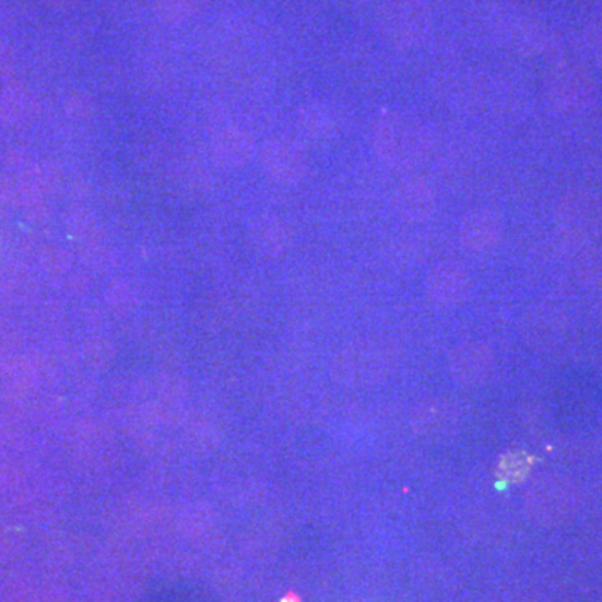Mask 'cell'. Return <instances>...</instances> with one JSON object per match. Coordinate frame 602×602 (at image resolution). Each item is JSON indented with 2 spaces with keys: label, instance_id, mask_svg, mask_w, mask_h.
<instances>
[{
  "label": "cell",
  "instance_id": "4fadbf2b",
  "mask_svg": "<svg viewBox=\"0 0 602 602\" xmlns=\"http://www.w3.org/2000/svg\"><path fill=\"white\" fill-rule=\"evenodd\" d=\"M517 50L526 56L544 52L550 47V36L538 24H524L514 34Z\"/></svg>",
  "mask_w": 602,
  "mask_h": 602
},
{
  "label": "cell",
  "instance_id": "277c9868",
  "mask_svg": "<svg viewBox=\"0 0 602 602\" xmlns=\"http://www.w3.org/2000/svg\"><path fill=\"white\" fill-rule=\"evenodd\" d=\"M545 93L560 115H579L594 103L595 84L581 66L559 64L547 75Z\"/></svg>",
  "mask_w": 602,
  "mask_h": 602
},
{
  "label": "cell",
  "instance_id": "52a82bcc",
  "mask_svg": "<svg viewBox=\"0 0 602 602\" xmlns=\"http://www.w3.org/2000/svg\"><path fill=\"white\" fill-rule=\"evenodd\" d=\"M435 193L422 178H406L393 194V210L405 223H424L435 213Z\"/></svg>",
  "mask_w": 602,
  "mask_h": 602
},
{
  "label": "cell",
  "instance_id": "9a60e30c",
  "mask_svg": "<svg viewBox=\"0 0 602 602\" xmlns=\"http://www.w3.org/2000/svg\"><path fill=\"white\" fill-rule=\"evenodd\" d=\"M589 47H591L592 56H594L598 64L602 66V25L592 29L591 37H589Z\"/></svg>",
  "mask_w": 602,
  "mask_h": 602
},
{
  "label": "cell",
  "instance_id": "6da1fadb",
  "mask_svg": "<svg viewBox=\"0 0 602 602\" xmlns=\"http://www.w3.org/2000/svg\"><path fill=\"white\" fill-rule=\"evenodd\" d=\"M374 146L386 166L397 172H410L427 157V131L412 115L383 111L375 122Z\"/></svg>",
  "mask_w": 602,
  "mask_h": 602
},
{
  "label": "cell",
  "instance_id": "30bf717a",
  "mask_svg": "<svg viewBox=\"0 0 602 602\" xmlns=\"http://www.w3.org/2000/svg\"><path fill=\"white\" fill-rule=\"evenodd\" d=\"M566 317L554 307H538L526 318L528 335L539 345H551L566 332Z\"/></svg>",
  "mask_w": 602,
  "mask_h": 602
},
{
  "label": "cell",
  "instance_id": "ba28073f",
  "mask_svg": "<svg viewBox=\"0 0 602 602\" xmlns=\"http://www.w3.org/2000/svg\"><path fill=\"white\" fill-rule=\"evenodd\" d=\"M427 292L440 305L462 304L471 293V276L457 263H442L430 271Z\"/></svg>",
  "mask_w": 602,
  "mask_h": 602
},
{
  "label": "cell",
  "instance_id": "5b68a950",
  "mask_svg": "<svg viewBox=\"0 0 602 602\" xmlns=\"http://www.w3.org/2000/svg\"><path fill=\"white\" fill-rule=\"evenodd\" d=\"M531 512L547 521H563L579 506V492L573 482L560 477H544L529 494Z\"/></svg>",
  "mask_w": 602,
  "mask_h": 602
},
{
  "label": "cell",
  "instance_id": "5bb4252c",
  "mask_svg": "<svg viewBox=\"0 0 602 602\" xmlns=\"http://www.w3.org/2000/svg\"><path fill=\"white\" fill-rule=\"evenodd\" d=\"M302 125L315 138H324L335 132V118L321 106H308L302 115Z\"/></svg>",
  "mask_w": 602,
  "mask_h": 602
},
{
  "label": "cell",
  "instance_id": "7c38bea8",
  "mask_svg": "<svg viewBox=\"0 0 602 602\" xmlns=\"http://www.w3.org/2000/svg\"><path fill=\"white\" fill-rule=\"evenodd\" d=\"M578 276L585 285L602 288V246L588 245L581 248Z\"/></svg>",
  "mask_w": 602,
  "mask_h": 602
},
{
  "label": "cell",
  "instance_id": "8fae6325",
  "mask_svg": "<svg viewBox=\"0 0 602 602\" xmlns=\"http://www.w3.org/2000/svg\"><path fill=\"white\" fill-rule=\"evenodd\" d=\"M491 367V352L482 343H468L453 352L452 368L463 381H471L475 374H485Z\"/></svg>",
  "mask_w": 602,
  "mask_h": 602
},
{
  "label": "cell",
  "instance_id": "8992f818",
  "mask_svg": "<svg viewBox=\"0 0 602 602\" xmlns=\"http://www.w3.org/2000/svg\"><path fill=\"white\" fill-rule=\"evenodd\" d=\"M503 233V216L491 208H475L460 220V241L472 251L491 250L500 241Z\"/></svg>",
  "mask_w": 602,
  "mask_h": 602
},
{
  "label": "cell",
  "instance_id": "9c48e42d",
  "mask_svg": "<svg viewBox=\"0 0 602 602\" xmlns=\"http://www.w3.org/2000/svg\"><path fill=\"white\" fill-rule=\"evenodd\" d=\"M264 163L271 175L280 181L293 182L305 172L304 156L295 146L285 143H271L264 150Z\"/></svg>",
  "mask_w": 602,
  "mask_h": 602
},
{
  "label": "cell",
  "instance_id": "7a4b0ae2",
  "mask_svg": "<svg viewBox=\"0 0 602 602\" xmlns=\"http://www.w3.org/2000/svg\"><path fill=\"white\" fill-rule=\"evenodd\" d=\"M377 25L393 49H415L430 34L432 9L425 0H389L378 11Z\"/></svg>",
  "mask_w": 602,
  "mask_h": 602
},
{
  "label": "cell",
  "instance_id": "3957f363",
  "mask_svg": "<svg viewBox=\"0 0 602 602\" xmlns=\"http://www.w3.org/2000/svg\"><path fill=\"white\" fill-rule=\"evenodd\" d=\"M556 225L569 245L585 248L602 229V201L591 191L574 189L560 198Z\"/></svg>",
  "mask_w": 602,
  "mask_h": 602
}]
</instances>
